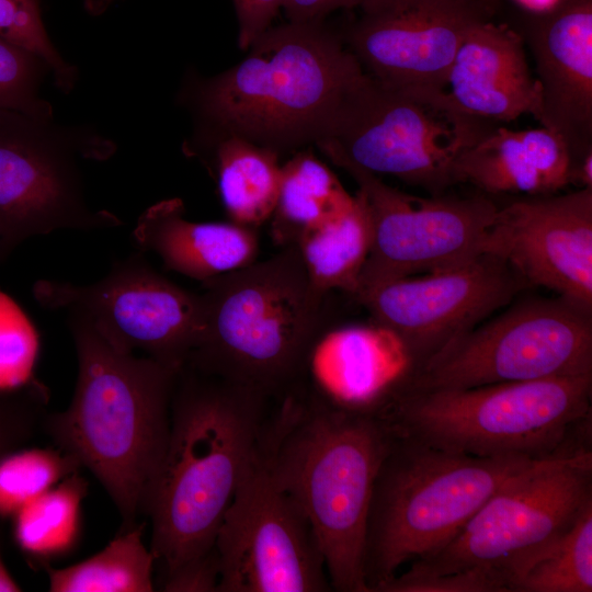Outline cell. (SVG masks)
<instances>
[{"instance_id":"6da1fadb","label":"cell","mask_w":592,"mask_h":592,"mask_svg":"<svg viewBox=\"0 0 592 592\" xmlns=\"http://www.w3.org/2000/svg\"><path fill=\"white\" fill-rule=\"evenodd\" d=\"M267 414L260 455L307 517L331 590L369 592L364 544L372 490L394 439L376 410L329 402L292 388Z\"/></svg>"},{"instance_id":"7a4b0ae2","label":"cell","mask_w":592,"mask_h":592,"mask_svg":"<svg viewBox=\"0 0 592 592\" xmlns=\"http://www.w3.org/2000/svg\"><path fill=\"white\" fill-rule=\"evenodd\" d=\"M269 399L189 366L179 372L166 452L144 510L161 580L213 550L224 514L258 455Z\"/></svg>"},{"instance_id":"3957f363","label":"cell","mask_w":592,"mask_h":592,"mask_svg":"<svg viewBox=\"0 0 592 592\" xmlns=\"http://www.w3.org/2000/svg\"><path fill=\"white\" fill-rule=\"evenodd\" d=\"M78 358L72 400L48 414L45 430L59 449L105 488L122 531L137 524L166 452L178 371L124 353L91 326L69 316Z\"/></svg>"},{"instance_id":"277c9868","label":"cell","mask_w":592,"mask_h":592,"mask_svg":"<svg viewBox=\"0 0 592 592\" xmlns=\"http://www.w3.org/2000/svg\"><path fill=\"white\" fill-rule=\"evenodd\" d=\"M247 49L240 62L198 84L195 102L226 134L277 152L316 143L365 73L322 21L270 26Z\"/></svg>"},{"instance_id":"5b68a950","label":"cell","mask_w":592,"mask_h":592,"mask_svg":"<svg viewBox=\"0 0 592 592\" xmlns=\"http://www.w3.org/2000/svg\"><path fill=\"white\" fill-rule=\"evenodd\" d=\"M202 329L185 366L280 397L296 386L326 327L296 246L203 282Z\"/></svg>"},{"instance_id":"8992f818","label":"cell","mask_w":592,"mask_h":592,"mask_svg":"<svg viewBox=\"0 0 592 592\" xmlns=\"http://www.w3.org/2000/svg\"><path fill=\"white\" fill-rule=\"evenodd\" d=\"M592 375L464 389L395 386L378 414L398 434L476 457L532 460L591 448Z\"/></svg>"},{"instance_id":"52a82bcc","label":"cell","mask_w":592,"mask_h":592,"mask_svg":"<svg viewBox=\"0 0 592 592\" xmlns=\"http://www.w3.org/2000/svg\"><path fill=\"white\" fill-rule=\"evenodd\" d=\"M536 462L452 453L394 432L367 514L368 591L444 548L502 483Z\"/></svg>"},{"instance_id":"ba28073f","label":"cell","mask_w":592,"mask_h":592,"mask_svg":"<svg viewBox=\"0 0 592 592\" xmlns=\"http://www.w3.org/2000/svg\"><path fill=\"white\" fill-rule=\"evenodd\" d=\"M494 126L462 112L445 90L397 89L364 73L316 144L326 156L439 195L457 184L462 150Z\"/></svg>"},{"instance_id":"9c48e42d","label":"cell","mask_w":592,"mask_h":592,"mask_svg":"<svg viewBox=\"0 0 592 592\" xmlns=\"http://www.w3.org/2000/svg\"><path fill=\"white\" fill-rule=\"evenodd\" d=\"M592 375V309L558 296L519 301L447 342L396 386L464 389Z\"/></svg>"},{"instance_id":"30bf717a","label":"cell","mask_w":592,"mask_h":592,"mask_svg":"<svg viewBox=\"0 0 592 592\" xmlns=\"http://www.w3.org/2000/svg\"><path fill=\"white\" fill-rule=\"evenodd\" d=\"M592 503V448L538 460L510 477L444 548L388 581L482 567L505 581L528 551L570 527Z\"/></svg>"},{"instance_id":"8fae6325","label":"cell","mask_w":592,"mask_h":592,"mask_svg":"<svg viewBox=\"0 0 592 592\" xmlns=\"http://www.w3.org/2000/svg\"><path fill=\"white\" fill-rule=\"evenodd\" d=\"M50 119L0 111L1 255L34 236L122 224L114 214L88 205L77 163V157L107 158L110 140L67 136Z\"/></svg>"},{"instance_id":"7c38bea8","label":"cell","mask_w":592,"mask_h":592,"mask_svg":"<svg viewBox=\"0 0 592 592\" xmlns=\"http://www.w3.org/2000/svg\"><path fill=\"white\" fill-rule=\"evenodd\" d=\"M327 157L355 181L372 223V246L354 297L399 278L460 265L482 253L498 209L491 198L411 195L343 157Z\"/></svg>"},{"instance_id":"4fadbf2b","label":"cell","mask_w":592,"mask_h":592,"mask_svg":"<svg viewBox=\"0 0 592 592\" xmlns=\"http://www.w3.org/2000/svg\"><path fill=\"white\" fill-rule=\"evenodd\" d=\"M33 294L41 306L87 322L116 350L143 351L178 372L202 329L201 294L171 282L139 254L116 262L95 283L39 280Z\"/></svg>"},{"instance_id":"5bb4252c","label":"cell","mask_w":592,"mask_h":592,"mask_svg":"<svg viewBox=\"0 0 592 592\" xmlns=\"http://www.w3.org/2000/svg\"><path fill=\"white\" fill-rule=\"evenodd\" d=\"M214 549L218 592L331 590L307 517L274 480L260 451L224 514Z\"/></svg>"},{"instance_id":"9a60e30c","label":"cell","mask_w":592,"mask_h":592,"mask_svg":"<svg viewBox=\"0 0 592 592\" xmlns=\"http://www.w3.org/2000/svg\"><path fill=\"white\" fill-rule=\"evenodd\" d=\"M526 286L505 261L481 253L457 266L378 285L355 298L397 339L411 369L508 306Z\"/></svg>"},{"instance_id":"2e32d148","label":"cell","mask_w":592,"mask_h":592,"mask_svg":"<svg viewBox=\"0 0 592 592\" xmlns=\"http://www.w3.org/2000/svg\"><path fill=\"white\" fill-rule=\"evenodd\" d=\"M500 0H368L346 35L364 72L397 89L446 90L469 30L493 20Z\"/></svg>"},{"instance_id":"e0dca14e","label":"cell","mask_w":592,"mask_h":592,"mask_svg":"<svg viewBox=\"0 0 592 592\" xmlns=\"http://www.w3.org/2000/svg\"><path fill=\"white\" fill-rule=\"evenodd\" d=\"M482 253L505 261L528 286L592 309V189L498 206Z\"/></svg>"},{"instance_id":"ac0fdd59","label":"cell","mask_w":592,"mask_h":592,"mask_svg":"<svg viewBox=\"0 0 592 592\" xmlns=\"http://www.w3.org/2000/svg\"><path fill=\"white\" fill-rule=\"evenodd\" d=\"M509 24L535 62L536 119L565 140L573 173L592 156V0H556L538 10L521 8Z\"/></svg>"},{"instance_id":"d6986e66","label":"cell","mask_w":592,"mask_h":592,"mask_svg":"<svg viewBox=\"0 0 592 592\" xmlns=\"http://www.w3.org/2000/svg\"><path fill=\"white\" fill-rule=\"evenodd\" d=\"M446 94L462 112L494 124L539 111V88L525 45L509 23L473 26L454 57Z\"/></svg>"},{"instance_id":"ffe728a7","label":"cell","mask_w":592,"mask_h":592,"mask_svg":"<svg viewBox=\"0 0 592 592\" xmlns=\"http://www.w3.org/2000/svg\"><path fill=\"white\" fill-rule=\"evenodd\" d=\"M571 170L565 140L543 126H494L455 161L457 183H470L487 194H553L570 185Z\"/></svg>"},{"instance_id":"44dd1931","label":"cell","mask_w":592,"mask_h":592,"mask_svg":"<svg viewBox=\"0 0 592 592\" xmlns=\"http://www.w3.org/2000/svg\"><path fill=\"white\" fill-rule=\"evenodd\" d=\"M132 235L140 250L156 253L167 269L202 283L254 262L259 250L255 229L189 220L180 198L149 206Z\"/></svg>"},{"instance_id":"7402d4cb","label":"cell","mask_w":592,"mask_h":592,"mask_svg":"<svg viewBox=\"0 0 592 592\" xmlns=\"http://www.w3.org/2000/svg\"><path fill=\"white\" fill-rule=\"evenodd\" d=\"M354 201L335 174L312 152L300 151L281 166L271 237L281 248L346 210Z\"/></svg>"},{"instance_id":"603a6c76","label":"cell","mask_w":592,"mask_h":592,"mask_svg":"<svg viewBox=\"0 0 592 592\" xmlns=\"http://www.w3.org/2000/svg\"><path fill=\"white\" fill-rule=\"evenodd\" d=\"M295 246L317 292L354 296L372 246V223L362 193L357 191L346 210L305 234Z\"/></svg>"},{"instance_id":"cb8c5ba5","label":"cell","mask_w":592,"mask_h":592,"mask_svg":"<svg viewBox=\"0 0 592 592\" xmlns=\"http://www.w3.org/2000/svg\"><path fill=\"white\" fill-rule=\"evenodd\" d=\"M278 152L226 134L215 150L218 191L231 223L255 229L273 213L281 180Z\"/></svg>"},{"instance_id":"d4e9b609","label":"cell","mask_w":592,"mask_h":592,"mask_svg":"<svg viewBox=\"0 0 592 592\" xmlns=\"http://www.w3.org/2000/svg\"><path fill=\"white\" fill-rule=\"evenodd\" d=\"M508 591H592V503L565 532L528 551L511 567Z\"/></svg>"},{"instance_id":"484cf974","label":"cell","mask_w":592,"mask_h":592,"mask_svg":"<svg viewBox=\"0 0 592 592\" xmlns=\"http://www.w3.org/2000/svg\"><path fill=\"white\" fill-rule=\"evenodd\" d=\"M144 524L122 531L101 551L76 565H44L52 592H151L155 557L143 540Z\"/></svg>"},{"instance_id":"4316f807","label":"cell","mask_w":592,"mask_h":592,"mask_svg":"<svg viewBox=\"0 0 592 592\" xmlns=\"http://www.w3.org/2000/svg\"><path fill=\"white\" fill-rule=\"evenodd\" d=\"M87 491L88 483L78 471L23 505L12 516L20 549L43 565L70 553L80 537Z\"/></svg>"},{"instance_id":"83f0119b","label":"cell","mask_w":592,"mask_h":592,"mask_svg":"<svg viewBox=\"0 0 592 592\" xmlns=\"http://www.w3.org/2000/svg\"><path fill=\"white\" fill-rule=\"evenodd\" d=\"M79 463L61 449L10 451L0 457V517H12L23 505L68 476Z\"/></svg>"},{"instance_id":"f1b7e54d","label":"cell","mask_w":592,"mask_h":592,"mask_svg":"<svg viewBox=\"0 0 592 592\" xmlns=\"http://www.w3.org/2000/svg\"><path fill=\"white\" fill-rule=\"evenodd\" d=\"M0 37L41 58L62 91L72 89L76 69L62 59L52 44L38 0H0Z\"/></svg>"},{"instance_id":"f546056e","label":"cell","mask_w":592,"mask_h":592,"mask_svg":"<svg viewBox=\"0 0 592 592\" xmlns=\"http://www.w3.org/2000/svg\"><path fill=\"white\" fill-rule=\"evenodd\" d=\"M45 68L41 58L0 37V111L53 117L50 104L39 98Z\"/></svg>"},{"instance_id":"4dcf8cb0","label":"cell","mask_w":592,"mask_h":592,"mask_svg":"<svg viewBox=\"0 0 592 592\" xmlns=\"http://www.w3.org/2000/svg\"><path fill=\"white\" fill-rule=\"evenodd\" d=\"M37 350L34 329L20 308L0 294V391L29 383Z\"/></svg>"},{"instance_id":"1f68e13d","label":"cell","mask_w":592,"mask_h":592,"mask_svg":"<svg viewBox=\"0 0 592 592\" xmlns=\"http://www.w3.org/2000/svg\"><path fill=\"white\" fill-rule=\"evenodd\" d=\"M376 592H508L501 574L482 567L410 580L387 581Z\"/></svg>"},{"instance_id":"d6a6232c","label":"cell","mask_w":592,"mask_h":592,"mask_svg":"<svg viewBox=\"0 0 592 592\" xmlns=\"http://www.w3.org/2000/svg\"><path fill=\"white\" fill-rule=\"evenodd\" d=\"M219 566L215 549L161 580L167 592H218Z\"/></svg>"},{"instance_id":"836d02e7","label":"cell","mask_w":592,"mask_h":592,"mask_svg":"<svg viewBox=\"0 0 592 592\" xmlns=\"http://www.w3.org/2000/svg\"><path fill=\"white\" fill-rule=\"evenodd\" d=\"M285 0H232L238 20V44L247 49L271 26Z\"/></svg>"},{"instance_id":"e575fe53","label":"cell","mask_w":592,"mask_h":592,"mask_svg":"<svg viewBox=\"0 0 592 592\" xmlns=\"http://www.w3.org/2000/svg\"><path fill=\"white\" fill-rule=\"evenodd\" d=\"M33 412L32 407L0 402V457L29 435L35 419Z\"/></svg>"},{"instance_id":"d590c367","label":"cell","mask_w":592,"mask_h":592,"mask_svg":"<svg viewBox=\"0 0 592 592\" xmlns=\"http://www.w3.org/2000/svg\"><path fill=\"white\" fill-rule=\"evenodd\" d=\"M368 0H285L283 10L291 22H320L343 9H360Z\"/></svg>"},{"instance_id":"8d00e7d4","label":"cell","mask_w":592,"mask_h":592,"mask_svg":"<svg viewBox=\"0 0 592 592\" xmlns=\"http://www.w3.org/2000/svg\"><path fill=\"white\" fill-rule=\"evenodd\" d=\"M21 590V587L12 578L0 557V592H16Z\"/></svg>"},{"instance_id":"74e56055","label":"cell","mask_w":592,"mask_h":592,"mask_svg":"<svg viewBox=\"0 0 592 592\" xmlns=\"http://www.w3.org/2000/svg\"><path fill=\"white\" fill-rule=\"evenodd\" d=\"M0 255H1V251H0Z\"/></svg>"}]
</instances>
